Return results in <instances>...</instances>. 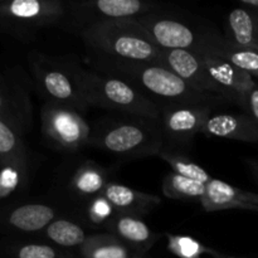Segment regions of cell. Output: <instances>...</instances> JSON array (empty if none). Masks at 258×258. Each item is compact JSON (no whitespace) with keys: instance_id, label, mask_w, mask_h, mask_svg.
<instances>
[{"instance_id":"27","label":"cell","mask_w":258,"mask_h":258,"mask_svg":"<svg viewBox=\"0 0 258 258\" xmlns=\"http://www.w3.org/2000/svg\"><path fill=\"white\" fill-rule=\"evenodd\" d=\"M158 156L163 159L168 165H170V168L173 169V173L178 174V175L191 179V180H196L198 183L206 184V185L213 180V176L206 169H203L201 165H198L181 154L164 148Z\"/></svg>"},{"instance_id":"7","label":"cell","mask_w":258,"mask_h":258,"mask_svg":"<svg viewBox=\"0 0 258 258\" xmlns=\"http://www.w3.org/2000/svg\"><path fill=\"white\" fill-rule=\"evenodd\" d=\"M40 127L45 140L59 150L76 153L90 145L92 126L75 108L44 102L40 110Z\"/></svg>"},{"instance_id":"22","label":"cell","mask_w":258,"mask_h":258,"mask_svg":"<svg viewBox=\"0 0 258 258\" xmlns=\"http://www.w3.org/2000/svg\"><path fill=\"white\" fill-rule=\"evenodd\" d=\"M80 253L82 258H144L110 233L88 236L80 247Z\"/></svg>"},{"instance_id":"28","label":"cell","mask_w":258,"mask_h":258,"mask_svg":"<svg viewBox=\"0 0 258 258\" xmlns=\"http://www.w3.org/2000/svg\"><path fill=\"white\" fill-rule=\"evenodd\" d=\"M165 237L168 241V249L178 258H202L206 254L219 257L218 252L209 248L193 237L170 233H165Z\"/></svg>"},{"instance_id":"14","label":"cell","mask_w":258,"mask_h":258,"mask_svg":"<svg viewBox=\"0 0 258 258\" xmlns=\"http://www.w3.org/2000/svg\"><path fill=\"white\" fill-rule=\"evenodd\" d=\"M159 63L169 68L171 72L175 73L178 77L185 81L188 85H190L196 90L204 93H209V95L218 96L216 87L207 75L201 54L196 50H163Z\"/></svg>"},{"instance_id":"9","label":"cell","mask_w":258,"mask_h":258,"mask_svg":"<svg viewBox=\"0 0 258 258\" xmlns=\"http://www.w3.org/2000/svg\"><path fill=\"white\" fill-rule=\"evenodd\" d=\"M161 50H197L213 29H201L188 20L156 12L136 18Z\"/></svg>"},{"instance_id":"33","label":"cell","mask_w":258,"mask_h":258,"mask_svg":"<svg viewBox=\"0 0 258 258\" xmlns=\"http://www.w3.org/2000/svg\"><path fill=\"white\" fill-rule=\"evenodd\" d=\"M248 164H249V168H251L252 170V174H253L254 179H256L258 183V160H251Z\"/></svg>"},{"instance_id":"5","label":"cell","mask_w":258,"mask_h":258,"mask_svg":"<svg viewBox=\"0 0 258 258\" xmlns=\"http://www.w3.org/2000/svg\"><path fill=\"white\" fill-rule=\"evenodd\" d=\"M82 87L88 107L96 106L131 117L160 120V107L141 91L121 78L85 68Z\"/></svg>"},{"instance_id":"3","label":"cell","mask_w":258,"mask_h":258,"mask_svg":"<svg viewBox=\"0 0 258 258\" xmlns=\"http://www.w3.org/2000/svg\"><path fill=\"white\" fill-rule=\"evenodd\" d=\"M165 138L160 120L139 118H105L95 123L90 145L122 158H146L159 155Z\"/></svg>"},{"instance_id":"1","label":"cell","mask_w":258,"mask_h":258,"mask_svg":"<svg viewBox=\"0 0 258 258\" xmlns=\"http://www.w3.org/2000/svg\"><path fill=\"white\" fill-rule=\"evenodd\" d=\"M92 70L126 81L160 107L170 106H213L221 97L201 92L161 63L93 62Z\"/></svg>"},{"instance_id":"20","label":"cell","mask_w":258,"mask_h":258,"mask_svg":"<svg viewBox=\"0 0 258 258\" xmlns=\"http://www.w3.org/2000/svg\"><path fill=\"white\" fill-rule=\"evenodd\" d=\"M227 39L243 47L258 48V15L243 7H237L227 17Z\"/></svg>"},{"instance_id":"19","label":"cell","mask_w":258,"mask_h":258,"mask_svg":"<svg viewBox=\"0 0 258 258\" xmlns=\"http://www.w3.org/2000/svg\"><path fill=\"white\" fill-rule=\"evenodd\" d=\"M102 194L110 201L117 213L135 217L149 213L161 203L158 196L136 190L115 181H110Z\"/></svg>"},{"instance_id":"4","label":"cell","mask_w":258,"mask_h":258,"mask_svg":"<svg viewBox=\"0 0 258 258\" xmlns=\"http://www.w3.org/2000/svg\"><path fill=\"white\" fill-rule=\"evenodd\" d=\"M35 88L44 102L67 106L81 113L88 108L82 87L85 68L75 55H47L38 50L28 54Z\"/></svg>"},{"instance_id":"25","label":"cell","mask_w":258,"mask_h":258,"mask_svg":"<svg viewBox=\"0 0 258 258\" xmlns=\"http://www.w3.org/2000/svg\"><path fill=\"white\" fill-rule=\"evenodd\" d=\"M8 161H29L24 134L0 118V164Z\"/></svg>"},{"instance_id":"24","label":"cell","mask_w":258,"mask_h":258,"mask_svg":"<svg viewBox=\"0 0 258 258\" xmlns=\"http://www.w3.org/2000/svg\"><path fill=\"white\" fill-rule=\"evenodd\" d=\"M45 238L57 247L62 248H80L88 238L82 226L72 219L55 218L47 228L43 231Z\"/></svg>"},{"instance_id":"16","label":"cell","mask_w":258,"mask_h":258,"mask_svg":"<svg viewBox=\"0 0 258 258\" xmlns=\"http://www.w3.org/2000/svg\"><path fill=\"white\" fill-rule=\"evenodd\" d=\"M197 50H206L218 55L234 67L251 75L254 80H258V48L256 47L234 44L213 29Z\"/></svg>"},{"instance_id":"13","label":"cell","mask_w":258,"mask_h":258,"mask_svg":"<svg viewBox=\"0 0 258 258\" xmlns=\"http://www.w3.org/2000/svg\"><path fill=\"white\" fill-rule=\"evenodd\" d=\"M57 211L47 203H24L5 207L0 212V226L20 233L43 232L54 219Z\"/></svg>"},{"instance_id":"11","label":"cell","mask_w":258,"mask_h":258,"mask_svg":"<svg viewBox=\"0 0 258 258\" xmlns=\"http://www.w3.org/2000/svg\"><path fill=\"white\" fill-rule=\"evenodd\" d=\"M196 52L201 54L207 75L216 87L217 95L222 100L237 103L244 108L247 96L254 87L257 81L251 75L234 67L218 55L206 50Z\"/></svg>"},{"instance_id":"23","label":"cell","mask_w":258,"mask_h":258,"mask_svg":"<svg viewBox=\"0 0 258 258\" xmlns=\"http://www.w3.org/2000/svg\"><path fill=\"white\" fill-rule=\"evenodd\" d=\"M29 183V161H8L0 164V212L5 203L20 193Z\"/></svg>"},{"instance_id":"6","label":"cell","mask_w":258,"mask_h":258,"mask_svg":"<svg viewBox=\"0 0 258 258\" xmlns=\"http://www.w3.org/2000/svg\"><path fill=\"white\" fill-rule=\"evenodd\" d=\"M68 3L63 0L0 2V32L22 42H32L44 28L70 29Z\"/></svg>"},{"instance_id":"34","label":"cell","mask_w":258,"mask_h":258,"mask_svg":"<svg viewBox=\"0 0 258 258\" xmlns=\"http://www.w3.org/2000/svg\"><path fill=\"white\" fill-rule=\"evenodd\" d=\"M228 258H239V257H228Z\"/></svg>"},{"instance_id":"29","label":"cell","mask_w":258,"mask_h":258,"mask_svg":"<svg viewBox=\"0 0 258 258\" xmlns=\"http://www.w3.org/2000/svg\"><path fill=\"white\" fill-rule=\"evenodd\" d=\"M117 214V211L103 194L91 198L85 209V218L87 223L97 228H107Z\"/></svg>"},{"instance_id":"31","label":"cell","mask_w":258,"mask_h":258,"mask_svg":"<svg viewBox=\"0 0 258 258\" xmlns=\"http://www.w3.org/2000/svg\"><path fill=\"white\" fill-rule=\"evenodd\" d=\"M243 110L253 120V122L256 123L258 127V81L254 87L251 90V92L248 93V96H247L246 105H244Z\"/></svg>"},{"instance_id":"26","label":"cell","mask_w":258,"mask_h":258,"mask_svg":"<svg viewBox=\"0 0 258 258\" xmlns=\"http://www.w3.org/2000/svg\"><path fill=\"white\" fill-rule=\"evenodd\" d=\"M206 184L184 178L173 171L164 178L163 184H161V190L164 196L169 199H175V201H197L201 203L206 194Z\"/></svg>"},{"instance_id":"12","label":"cell","mask_w":258,"mask_h":258,"mask_svg":"<svg viewBox=\"0 0 258 258\" xmlns=\"http://www.w3.org/2000/svg\"><path fill=\"white\" fill-rule=\"evenodd\" d=\"M211 115V106H170L163 108L160 123L164 138L175 145H189L194 136L203 131Z\"/></svg>"},{"instance_id":"8","label":"cell","mask_w":258,"mask_h":258,"mask_svg":"<svg viewBox=\"0 0 258 258\" xmlns=\"http://www.w3.org/2000/svg\"><path fill=\"white\" fill-rule=\"evenodd\" d=\"M70 30L82 32L91 25L112 20L134 19L158 10L159 4L143 0L70 2Z\"/></svg>"},{"instance_id":"17","label":"cell","mask_w":258,"mask_h":258,"mask_svg":"<svg viewBox=\"0 0 258 258\" xmlns=\"http://www.w3.org/2000/svg\"><path fill=\"white\" fill-rule=\"evenodd\" d=\"M209 138H221L242 143H258V127L244 113H212L203 131Z\"/></svg>"},{"instance_id":"21","label":"cell","mask_w":258,"mask_h":258,"mask_svg":"<svg viewBox=\"0 0 258 258\" xmlns=\"http://www.w3.org/2000/svg\"><path fill=\"white\" fill-rule=\"evenodd\" d=\"M108 180V171L93 161L83 163L73 174L70 188L81 198H93L103 193Z\"/></svg>"},{"instance_id":"2","label":"cell","mask_w":258,"mask_h":258,"mask_svg":"<svg viewBox=\"0 0 258 258\" xmlns=\"http://www.w3.org/2000/svg\"><path fill=\"white\" fill-rule=\"evenodd\" d=\"M80 35L93 62L155 63L163 54L136 18L98 23Z\"/></svg>"},{"instance_id":"35","label":"cell","mask_w":258,"mask_h":258,"mask_svg":"<svg viewBox=\"0 0 258 258\" xmlns=\"http://www.w3.org/2000/svg\"><path fill=\"white\" fill-rule=\"evenodd\" d=\"M144 258H145V257H144Z\"/></svg>"},{"instance_id":"30","label":"cell","mask_w":258,"mask_h":258,"mask_svg":"<svg viewBox=\"0 0 258 258\" xmlns=\"http://www.w3.org/2000/svg\"><path fill=\"white\" fill-rule=\"evenodd\" d=\"M10 258H66L58 247L49 243H15L8 248Z\"/></svg>"},{"instance_id":"32","label":"cell","mask_w":258,"mask_h":258,"mask_svg":"<svg viewBox=\"0 0 258 258\" xmlns=\"http://www.w3.org/2000/svg\"><path fill=\"white\" fill-rule=\"evenodd\" d=\"M239 7L247 8V9L252 10L258 15V0H239L238 2Z\"/></svg>"},{"instance_id":"10","label":"cell","mask_w":258,"mask_h":258,"mask_svg":"<svg viewBox=\"0 0 258 258\" xmlns=\"http://www.w3.org/2000/svg\"><path fill=\"white\" fill-rule=\"evenodd\" d=\"M0 118L23 134L32 127V101L27 78L20 70L0 72Z\"/></svg>"},{"instance_id":"18","label":"cell","mask_w":258,"mask_h":258,"mask_svg":"<svg viewBox=\"0 0 258 258\" xmlns=\"http://www.w3.org/2000/svg\"><path fill=\"white\" fill-rule=\"evenodd\" d=\"M106 229L128 248L143 256L161 237V234L154 232L140 217L128 214L118 213Z\"/></svg>"},{"instance_id":"15","label":"cell","mask_w":258,"mask_h":258,"mask_svg":"<svg viewBox=\"0 0 258 258\" xmlns=\"http://www.w3.org/2000/svg\"><path fill=\"white\" fill-rule=\"evenodd\" d=\"M201 206L206 212L227 209L258 212V194L213 178L211 183L207 184L206 194L201 201Z\"/></svg>"}]
</instances>
